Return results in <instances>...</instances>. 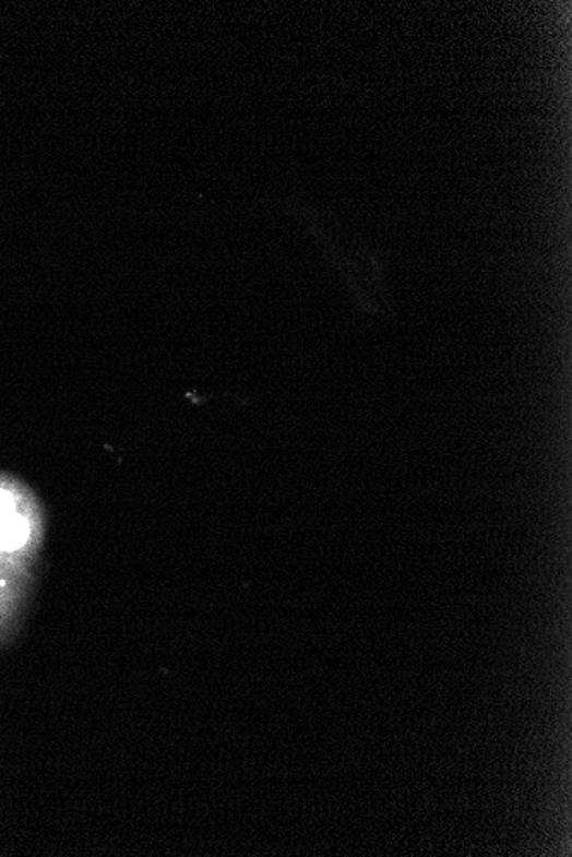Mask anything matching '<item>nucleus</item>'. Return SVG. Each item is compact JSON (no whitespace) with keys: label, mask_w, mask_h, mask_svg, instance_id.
Returning <instances> with one entry per match:
<instances>
[{"label":"nucleus","mask_w":572,"mask_h":857,"mask_svg":"<svg viewBox=\"0 0 572 857\" xmlns=\"http://www.w3.org/2000/svg\"><path fill=\"white\" fill-rule=\"evenodd\" d=\"M14 514H16V507H14L11 493L0 490V522H4L5 519Z\"/></svg>","instance_id":"2"},{"label":"nucleus","mask_w":572,"mask_h":857,"mask_svg":"<svg viewBox=\"0 0 572 857\" xmlns=\"http://www.w3.org/2000/svg\"><path fill=\"white\" fill-rule=\"evenodd\" d=\"M29 536L28 522L21 515L14 514L0 522V548L5 551L20 549Z\"/></svg>","instance_id":"1"}]
</instances>
